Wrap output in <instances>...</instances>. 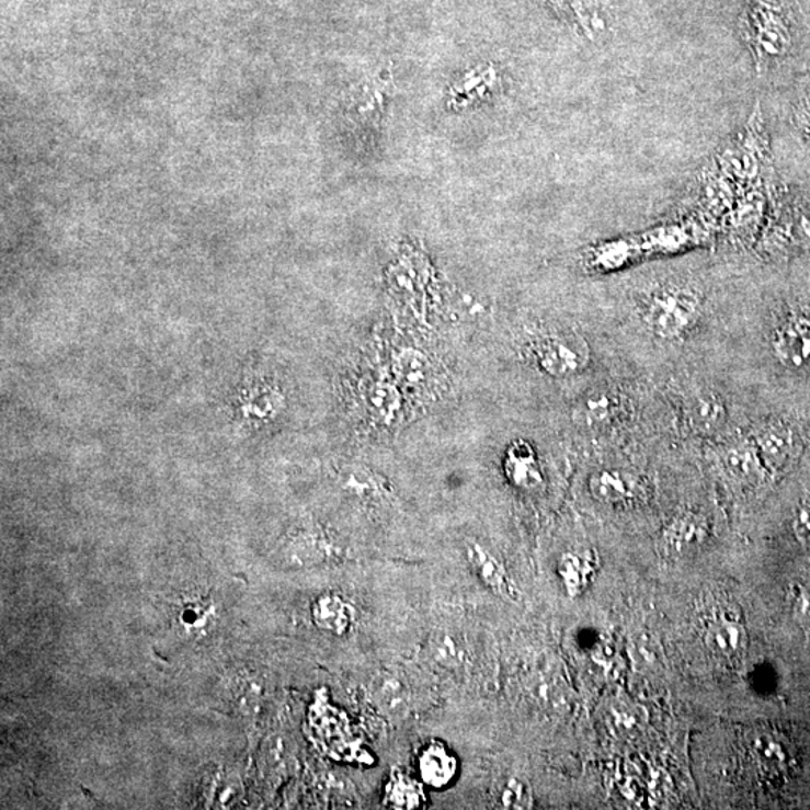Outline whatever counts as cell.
<instances>
[{"instance_id":"cell-6","label":"cell","mask_w":810,"mask_h":810,"mask_svg":"<svg viewBox=\"0 0 810 810\" xmlns=\"http://www.w3.org/2000/svg\"><path fill=\"white\" fill-rule=\"evenodd\" d=\"M722 464L727 475L742 487H760L771 475L752 438L725 447Z\"/></svg>"},{"instance_id":"cell-25","label":"cell","mask_w":810,"mask_h":810,"mask_svg":"<svg viewBox=\"0 0 810 810\" xmlns=\"http://www.w3.org/2000/svg\"><path fill=\"white\" fill-rule=\"evenodd\" d=\"M763 746H761V755H763V758L765 761H771V763H784L785 761V752L782 746H777V742L775 740H764Z\"/></svg>"},{"instance_id":"cell-10","label":"cell","mask_w":810,"mask_h":810,"mask_svg":"<svg viewBox=\"0 0 810 810\" xmlns=\"http://www.w3.org/2000/svg\"><path fill=\"white\" fill-rule=\"evenodd\" d=\"M623 411L621 395L611 388H596L585 392L578 401L573 419L585 429H604L611 425Z\"/></svg>"},{"instance_id":"cell-4","label":"cell","mask_w":810,"mask_h":810,"mask_svg":"<svg viewBox=\"0 0 810 810\" xmlns=\"http://www.w3.org/2000/svg\"><path fill=\"white\" fill-rule=\"evenodd\" d=\"M710 536L706 516L695 511L675 515L663 527L658 539V551L666 559H683L698 551Z\"/></svg>"},{"instance_id":"cell-5","label":"cell","mask_w":810,"mask_h":810,"mask_svg":"<svg viewBox=\"0 0 810 810\" xmlns=\"http://www.w3.org/2000/svg\"><path fill=\"white\" fill-rule=\"evenodd\" d=\"M773 352L791 369L810 368V315L789 312L773 333Z\"/></svg>"},{"instance_id":"cell-18","label":"cell","mask_w":810,"mask_h":810,"mask_svg":"<svg viewBox=\"0 0 810 810\" xmlns=\"http://www.w3.org/2000/svg\"><path fill=\"white\" fill-rule=\"evenodd\" d=\"M425 785L421 779H414L409 773L397 771L390 772L388 784L385 788V800L389 808L393 809H419L426 803Z\"/></svg>"},{"instance_id":"cell-14","label":"cell","mask_w":810,"mask_h":810,"mask_svg":"<svg viewBox=\"0 0 810 810\" xmlns=\"http://www.w3.org/2000/svg\"><path fill=\"white\" fill-rule=\"evenodd\" d=\"M597 569H600L597 554L589 549L564 552L557 564L561 585L571 597L580 596L587 590L596 577Z\"/></svg>"},{"instance_id":"cell-20","label":"cell","mask_w":810,"mask_h":810,"mask_svg":"<svg viewBox=\"0 0 810 810\" xmlns=\"http://www.w3.org/2000/svg\"><path fill=\"white\" fill-rule=\"evenodd\" d=\"M497 801L503 809H531L533 806L531 785L520 777H509L500 784Z\"/></svg>"},{"instance_id":"cell-23","label":"cell","mask_w":810,"mask_h":810,"mask_svg":"<svg viewBox=\"0 0 810 810\" xmlns=\"http://www.w3.org/2000/svg\"><path fill=\"white\" fill-rule=\"evenodd\" d=\"M794 122L797 128L810 140V93L801 96L799 103L794 107Z\"/></svg>"},{"instance_id":"cell-12","label":"cell","mask_w":810,"mask_h":810,"mask_svg":"<svg viewBox=\"0 0 810 810\" xmlns=\"http://www.w3.org/2000/svg\"><path fill=\"white\" fill-rule=\"evenodd\" d=\"M467 560L479 580L495 593L507 601H516V587L506 569L495 559L487 548L478 543H468L466 547Z\"/></svg>"},{"instance_id":"cell-8","label":"cell","mask_w":810,"mask_h":810,"mask_svg":"<svg viewBox=\"0 0 810 810\" xmlns=\"http://www.w3.org/2000/svg\"><path fill=\"white\" fill-rule=\"evenodd\" d=\"M503 471L516 490L533 491L544 483L539 457L527 440H516L507 447L503 458Z\"/></svg>"},{"instance_id":"cell-16","label":"cell","mask_w":810,"mask_h":810,"mask_svg":"<svg viewBox=\"0 0 810 810\" xmlns=\"http://www.w3.org/2000/svg\"><path fill=\"white\" fill-rule=\"evenodd\" d=\"M566 15L585 38L600 41L609 32V12L605 0H564Z\"/></svg>"},{"instance_id":"cell-3","label":"cell","mask_w":810,"mask_h":810,"mask_svg":"<svg viewBox=\"0 0 810 810\" xmlns=\"http://www.w3.org/2000/svg\"><path fill=\"white\" fill-rule=\"evenodd\" d=\"M531 352L537 368L554 378L578 376L590 362L587 341L575 332L544 333L533 341Z\"/></svg>"},{"instance_id":"cell-24","label":"cell","mask_w":810,"mask_h":810,"mask_svg":"<svg viewBox=\"0 0 810 810\" xmlns=\"http://www.w3.org/2000/svg\"><path fill=\"white\" fill-rule=\"evenodd\" d=\"M794 617L801 628L810 630V587L801 590L794 604Z\"/></svg>"},{"instance_id":"cell-1","label":"cell","mask_w":810,"mask_h":810,"mask_svg":"<svg viewBox=\"0 0 810 810\" xmlns=\"http://www.w3.org/2000/svg\"><path fill=\"white\" fill-rule=\"evenodd\" d=\"M740 32L758 71L780 62L792 48V11L787 0H749Z\"/></svg>"},{"instance_id":"cell-17","label":"cell","mask_w":810,"mask_h":810,"mask_svg":"<svg viewBox=\"0 0 810 810\" xmlns=\"http://www.w3.org/2000/svg\"><path fill=\"white\" fill-rule=\"evenodd\" d=\"M685 414L691 429L704 435L718 433L727 422V407L718 395L711 392H699L692 397Z\"/></svg>"},{"instance_id":"cell-22","label":"cell","mask_w":810,"mask_h":810,"mask_svg":"<svg viewBox=\"0 0 810 810\" xmlns=\"http://www.w3.org/2000/svg\"><path fill=\"white\" fill-rule=\"evenodd\" d=\"M794 531H796L800 543L805 544L806 547H810V499L801 503L799 511H797Z\"/></svg>"},{"instance_id":"cell-13","label":"cell","mask_w":810,"mask_h":810,"mask_svg":"<svg viewBox=\"0 0 810 810\" xmlns=\"http://www.w3.org/2000/svg\"><path fill=\"white\" fill-rule=\"evenodd\" d=\"M752 440L771 474L779 471L791 458L794 435L791 429L784 423H764L755 431Z\"/></svg>"},{"instance_id":"cell-19","label":"cell","mask_w":810,"mask_h":810,"mask_svg":"<svg viewBox=\"0 0 810 810\" xmlns=\"http://www.w3.org/2000/svg\"><path fill=\"white\" fill-rule=\"evenodd\" d=\"M317 620L332 632L343 634L352 626L353 609L338 596L323 597L316 609Z\"/></svg>"},{"instance_id":"cell-11","label":"cell","mask_w":810,"mask_h":810,"mask_svg":"<svg viewBox=\"0 0 810 810\" xmlns=\"http://www.w3.org/2000/svg\"><path fill=\"white\" fill-rule=\"evenodd\" d=\"M589 491L596 502L623 504L637 499L641 487H639V480L628 471L602 468L590 476Z\"/></svg>"},{"instance_id":"cell-7","label":"cell","mask_w":810,"mask_h":810,"mask_svg":"<svg viewBox=\"0 0 810 810\" xmlns=\"http://www.w3.org/2000/svg\"><path fill=\"white\" fill-rule=\"evenodd\" d=\"M704 642L716 658L735 661L746 653L748 630L739 618L718 614L707 621Z\"/></svg>"},{"instance_id":"cell-2","label":"cell","mask_w":810,"mask_h":810,"mask_svg":"<svg viewBox=\"0 0 810 810\" xmlns=\"http://www.w3.org/2000/svg\"><path fill=\"white\" fill-rule=\"evenodd\" d=\"M703 309L698 288L685 283H663L641 299V317L651 333L665 341L682 340L694 328Z\"/></svg>"},{"instance_id":"cell-15","label":"cell","mask_w":810,"mask_h":810,"mask_svg":"<svg viewBox=\"0 0 810 810\" xmlns=\"http://www.w3.org/2000/svg\"><path fill=\"white\" fill-rule=\"evenodd\" d=\"M390 93V81L381 79L380 76L373 77L366 81L364 87L354 93L352 100V113L354 122L365 125L366 128H377L380 125L383 113H385L386 100Z\"/></svg>"},{"instance_id":"cell-21","label":"cell","mask_w":810,"mask_h":810,"mask_svg":"<svg viewBox=\"0 0 810 810\" xmlns=\"http://www.w3.org/2000/svg\"><path fill=\"white\" fill-rule=\"evenodd\" d=\"M609 720L613 730L621 737L634 735L646 722L641 708L625 701L616 703L609 708Z\"/></svg>"},{"instance_id":"cell-9","label":"cell","mask_w":810,"mask_h":810,"mask_svg":"<svg viewBox=\"0 0 810 810\" xmlns=\"http://www.w3.org/2000/svg\"><path fill=\"white\" fill-rule=\"evenodd\" d=\"M418 775L425 787L443 789L449 787L458 775V758L443 742L426 743L419 751Z\"/></svg>"}]
</instances>
